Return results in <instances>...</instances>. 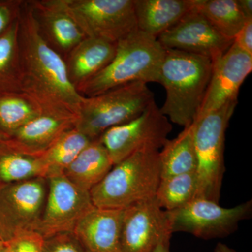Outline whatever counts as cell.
Returning a JSON list of instances; mask_svg holds the SVG:
<instances>
[{
	"label": "cell",
	"mask_w": 252,
	"mask_h": 252,
	"mask_svg": "<svg viewBox=\"0 0 252 252\" xmlns=\"http://www.w3.org/2000/svg\"><path fill=\"white\" fill-rule=\"evenodd\" d=\"M18 19L21 91L44 114L77 118L84 97L69 81L62 56L41 36L30 1L23 0Z\"/></svg>",
	"instance_id": "6da1fadb"
},
{
	"label": "cell",
	"mask_w": 252,
	"mask_h": 252,
	"mask_svg": "<svg viewBox=\"0 0 252 252\" xmlns=\"http://www.w3.org/2000/svg\"><path fill=\"white\" fill-rule=\"evenodd\" d=\"M213 63L204 56L165 49L158 83L166 98L160 109L170 122L184 127L193 124L210 84Z\"/></svg>",
	"instance_id": "7a4b0ae2"
},
{
	"label": "cell",
	"mask_w": 252,
	"mask_h": 252,
	"mask_svg": "<svg viewBox=\"0 0 252 252\" xmlns=\"http://www.w3.org/2000/svg\"><path fill=\"white\" fill-rule=\"evenodd\" d=\"M164 55L157 38L137 30L118 41L114 59L103 69L76 89L89 97L130 83H158Z\"/></svg>",
	"instance_id": "3957f363"
},
{
	"label": "cell",
	"mask_w": 252,
	"mask_h": 252,
	"mask_svg": "<svg viewBox=\"0 0 252 252\" xmlns=\"http://www.w3.org/2000/svg\"><path fill=\"white\" fill-rule=\"evenodd\" d=\"M160 179L159 151L141 150L115 164L89 193L97 208L124 210L154 198Z\"/></svg>",
	"instance_id": "277c9868"
},
{
	"label": "cell",
	"mask_w": 252,
	"mask_h": 252,
	"mask_svg": "<svg viewBox=\"0 0 252 252\" xmlns=\"http://www.w3.org/2000/svg\"><path fill=\"white\" fill-rule=\"evenodd\" d=\"M154 101L153 93L142 82L130 83L93 97H84L75 127L90 140H98L111 127L138 117Z\"/></svg>",
	"instance_id": "5b68a950"
},
{
	"label": "cell",
	"mask_w": 252,
	"mask_h": 252,
	"mask_svg": "<svg viewBox=\"0 0 252 252\" xmlns=\"http://www.w3.org/2000/svg\"><path fill=\"white\" fill-rule=\"evenodd\" d=\"M238 100L230 101L216 111L194 121V143L198 167L195 198L220 202L224 174L225 131Z\"/></svg>",
	"instance_id": "8992f818"
},
{
	"label": "cell",
	"mask_w": 252,
	"mask_h": 252,
	"mask_svg": "<svg viewBox=\"0 0 252 252\" xmlns=\"http://www.w3.org/2000/svg\"><path fill=\"white\" fill-rule=\"evenodd\" d=\"M86 37L117 44L138 30L133 0H62Z\"/></svg>",
	"instance_id": "52a82bcc"
},
{
	"label": "cell",
	"mask_w": 252,
	"mask_h": 252,
	"mask_svg": "<svg viewBox=\"0 0 252 252\" xmlns=\"http://www.w3.org/2000/svg\"><path fill=\"white\" fill-rule=\"evenodd\" d=\"M172 130L171 123L154 101L130 122L106 130L99 140L114 165L138 151H160Z\"/></svg>",
	"instance_id": "ba28073f"
},
{
	"label": "cell",
	"mask_w": 252,
	"mask_h": 252,
	"mask_svg": "<svg viewBox=\"0 0 252 252\" xmlns=\"http://www.w3.org/2000/svg\"><path fill=\"white\" fill-rule=\"evenodd\" d=\"M252 200L231 208L204 198H195L185 206L167 212L170 230L186 232L197 238L211 240L231 234L239 223L250 217Z\"/></svg>",
	"instance_id": "9c48e42d"
},
{
	"label": "cell",
	"mask_w": 252,
	"mask_h": 252,
	"mask_svg": "<svg viewBox=\"0 0 252 252\" xmlns=\"http://www.w3.org/2000/svg\"><path fill=\"white\" fill-rule=\"evenodd\" d=\"M47 189L44 177L0 187V239L4 243L22 230L37 231Z\"/></svg>",
	"instance_id": "30bf717a"
},
{
	"label": "cell",
	"mask_w": 252,
	"mask_h": 252,
	"mask_svg": "<svg viewBox=\"0 0 252 252\" xmlns=\"http://www.w3.org/2000/svg\"><path fill=\"white\" fill-rule=\"evenodd\" d=\"M46 180L47 194L37 231L44 238L73 233L81 219L94 207L90 193L78 188L64 175Z\"/></svg>",
	"instance_id": "8fae6325"
},
{
	"label": "cell",
	"mask_w": 252,
	"mask_h": 252,
	"mask_svg": "<svg viewBox=\"0 0 252 252\" xmlns=\"http://www.w3.org/2000/svg\"><path fill=\"white\" fill-rule=\"evenodd\" d=\"M157 39L164 49L198 55L213 62L233 44V40L222 35L195 9L158 36Z\"/></svg>",
	"instance_id": "7c38bea8"
},
{
	"label": "cell",
	"mask_w": 252,
	"mask_h": 252,
	"mask_svg": "<svg viewBox=\"0 0 252 252\" xmlns=\"http://www.w3.org/2000/svg\"><path fill=\"white\" fill-rule=\"evenodd\" d=\"M172 233L167 211L155 197L124 209L122 225V252H152L162 237Z\"/></svg>",
	"instance_id": "4fadbf2b"
},
{
	"label": "cell",
	"mask_w": 252,
	"mask_h": 252,
	"mask_svg": "<svg viewBox=\"0 0 252 252\" xmlns=\"http://www.w3.org/2000/svg\"><path fill=\"white\" fill-rule=\"evenodd\" d=\"M252 71V55L234 43L213 63V70L196 119L238 100L239 90Z\"/></svg>",
	"instance_id": "5bb4252c"
},
{
	"label": "cell",
	"mask_w": 252,
	"mask_h": 252,
	"mask_svg": "<svg viewBox=\"0 0 252 252\" xmlns=\"http://www.w3.org/2000/svg\"><path fill=\"white\" fill-rule=\"evenodd\" d=\"M41 36L63 59L86 37L62 0H30Z\"/></svg>",
	"instance_id": "9a60e30c"
},
{
	"label": "cell",
	"mask_w": 252,
	"mask_h": 252,
	"mask_svg": "<svg viewBox=\"0 0 252 252\" xmlns=\"http://www.w3.org/2000/svg\"><path fill=\"white\" fill-rule=\"evenodd\" d=\"M124 210L94 207L78 223L73 233L85 252H122Z\"/></svg>",
	"instance_id": "2e32d148"
},
{
	"label": "cell",
	"mask_w": 252,
	"mask_h": 252,
	"mask_svg": "<svg viewBox=\"0 0 252 252\" xmlns=\"http://www.w3.org/2000/svg\"><path fill=\"white\" fill-rule=\"evenodd\" d=\"M77 118L41 114L10 135L7 140L23 153L41 156L67 130L75 127Z\"/></svg>",
	"instance_id": "e0dca14e"
},
{
	"label": "cell",
	"mask_w": 252,
	"mask_h": 252,
	"mask_svg": "<svg viewBox=\"0 0 252 252\" xmlns=\"http://www.w3.org/2000/svg\"><path fill=\"white\" fill-rule=\"evenodd\" d=\"M117 44L85 37L64 58L69 80L74 87L89 80L114 59Z\"/></svg>",
	"instance_id": "ac0fdd59"
},
{
	"label": "cell",
	"mask_w": 252,
	"mask_h": 252,
	"mask_svg": "<svg viewBox=\"0 0 252 252\" xmlns=\"http://www.w3.org/2000/svg\"><path fill=\"white\" fill-rule=\"evenodd\" d=\"M137 28L158 38L195 9V0H133Z\"/></svg>",
	"instance_id": "d6986e66"
},
{
	"label": "cell",
	"mask_w": 252,
	"mask_h": 252,
	"mask_svg": "<svg viewBox=\"0 0 252 252\" xmlns=\"http://www.w3.org/2000/svg\"><path fill=\"white\" fill-rule=\"evenodd\" d=\"M113 166L107 149L98 139L92 141L78 155L63 175L78 188L90 192Z\"/></svg>",
	"instance_id": "ffe728a7"
},
{
	"label": "cell",
	"mask_w": 252,
	"mask_h": 252,
	"mask_svg": "<svg viewBox=\"0 0 252 252\" xmlns=\"http://www.w3.org/2000/svg\"><path fill=\"white\" fill-rule=\"evenodd\" d=\"M162 177L196 172L198 167L194 124L184 127L175 138L168 140L159 151Z\"/></svg>",
	"instance_id": "44dd1931"
},
{
	"label": "cell",
	"mask_w": 252,
	"mask_h": 252,
	"mask_svg": "<svg viewBox=\"0 0 252 252\" xmlns=\"http://www.w3.org/2000/svg\"><path fill=\"white\" fill-rule=\"evenodd\" d=\"M41 156L23 153L7 139L0 142V187L35 177L45 178Z\"/></svg>",
	"instance_id": "7402d4cb"
},
{
	"label": "cell",
	"mask_w": 252,
	"mask_h": 252,
	"mask_svg": "<svg viewBox=\"0 0 252 252\" xmlns=\"http://www.w3.org/2000/svg\"><path fill=\"white\" fill-rule=\"evenodd\" d=\"M195 9L222 35L234 40L246 17L238 0H195Z\"/></svg>",
	"instance_id": "603a6c76"
},
{
	"label": "cell",
	"mask_w": 252,
	"mask_h": 252,
	"mask_svg": "<svg viewBox=\"0 0 252 252\" xmlns=\"http://www.w3.org/2000/svg\"><path fill=\"white\" fill-rule=\"evenodd\" d=\"M77 127L67 130L41 158L46 170V179L64 174L79 154L92 142Z\"/></svg>",
	"instance_id": "cb8c5ba5"
},
{
	"label": "cell",
	"mask_w": 252,
	"mask_h": 252,
	"mask_svg": "<svg viewBox=\"0 0 252 252\" xmlns=\"http://www.w3.org/2000/svg\"><path fill=\"white\" fill-rule=\"evenodd\" d=\"M37 104L26 94H0V132L7 136L41 114Z\"/></svg>",
	"instance_id": "d4e9b609"
},
{
	"label": "cell",
	"mask_w": 252,
	"mask_h": 252,
	"mask_svg": "<svg viewBox=\"0 0 252 252\" xmlns=\"http://www.w3.org/2000/svg\"><path fill=\"white\" fill-rule=\"evenodd\" d=\"M18 31L17 18L0 35V94L21 91Z\"/></svg>",
	"instance_id": "484cf974"
},
{
	"label": "cell",
	"mask_w": 252,
	"mask_h": 252,
	"mask_svg": "<svg viewBox=\"0 0 252 252\" xmlns=\"http://www.w3.org/2000/svg\"><path fill=\"white\" fill-rule=\"evenodd\" d=\"M197 189L196 172L162 177L155 199L162 210L172 211L185 206L195 199Z\"/></svg>",
	"instance_id": "4316f807"
},
{
	"label": "cell",
	"mask_w": 252,
	"mask_h": 252,
	"mask_svg": "<svg viewBox=\"0 0 252 252\" xmlns=\"http://www.w3.org/2000/svg\"><path fill=\"white\" fill-rule=\"evenodd\" d=\"M4 243L7 252H44V238L36 230L18 232Z\"/></svg>",
	"instance_id": "83f0119b"
},
{
	"label": "cell",
	"mask_w": 252,
	"mask_h": 252,
	"mask_svg": "<svg viewBox=\"0 0 252 252\" xmlns=\"http://www.w3.org/2000/svg\"><path fill=\"white\" fill-rule=\"evenodd\" d=\"M44 252H85L74 233H62L44 238Z\"/></svg>",
	"instance_id": "f1b7e54d"
},
{
	"label": "cell",
	"mask_w": 252,
	"mask_h": 252,
	"mask_svg": "<svg viewBox=\"0 0 252 252\" xmlns=\"http://www.w3.org/2000/svg\"><path fill=\"white\" fill-rule=\"evenodd\" d=\"M23 0H0V35L17 19Z\"/></svg>",
	"instance_id": "f546056e"
},
{
	"label": "cell",
	"mask_w": 252,
	"mask_h": 252,
	"mask_svg": "<svg viewBox=\"0 0 252 252\" xmlns=\"http://www.w3.org/2000/svg\"><path fill=\"white\" fill-rule=\"evenodd\" d=\"M233 43L240 49L252 55V18L249 19L239 31Z\"/></svg>",
	"instance_id": "4dcf8cb0"
},
{
	"label": "cell",
	"mask_w": 252,
	"mask_h": 252,
	"mask_svg": "<svg viewBox=\"0 0 252 252\" xmlns=\"http://www.w3.org/2000/svg\"><path fill=\"white\" fill-rule=\"evenodd\" d=\"M172 235V233H168L164 235L152 252H170V239Z\"/></svg>",
	"instance_id": "1f68e13d"
},
{
	"label": "cell",
	"mask_w": 252,
	"mask_h": 252,
	"mask_svg": "<svg viewBox=\"0 0 252 252\" xmlns=\"http://www.w3.org/2000/svg\"><path fill=\"white\" fill-rule=\"evenodd\" d=\"M240 9L248 18H252V0H238Z\"/></svg>",
	"instance_id": "d6a6232c"
},
{
	"label": "cell",
	"mask_w": 252,
	"mask_h": 252,
	"mask_svg": "<svg viewBox=\"0 0 252 252\" xmlns=\"http://www.w3.org/2000/svg\"><path fill=\"white\" fill-rule=\"evenodd\" d=\"M214 252H237L225 244L219 243L216 245Z\"/></svg>",
	"instance_id": "836d02e7"
},
{
	"label": "cell",
	"mask_w": 252,
	"mask_h": 252,
	"mask_svg": "<svg viewBox=\"0 0 252 252\" xmlns=\"http://www.w3.org/2000/svg\"><path fill=\"white\" fill-rule=\"evenodd\" d=\"M9 138V137H7V136H6L4 135V134L1 133V132H0V142H1V141L6 140V139Z\"/></svg>",
	"instance_id": "e575fe53"
},
{
	"label": "cell",
	"mask_w": 252,
	"mask_h": 252,
	"mask_svg": "<svg viewBox=\"0 0 252 252\" xmlns=\"http://www.w3.org/2000/svg\"><path fill=\"white\" fill-rule=\"evenodd\" d=\"M0 252H7V251H6V248H5L4 243L0 245Z\"/></svg>",
	"instance_id": "d590c367"
},
{
	"label": "cell",
	"mask_w": 252,
	"mask_h": 252,
	"mask_svg": "<svg viewBox=\"0 0 252 252\" xmlns=\"http://www.w3.org/2000/svg\"><path fill=\"white\" fill-rule=\"evenodd\" d=\"M3 243H4V242L0 239V245H2Z\"/></svg>",
	"instance_id": "8d00e7d4"
}]
</instances>
